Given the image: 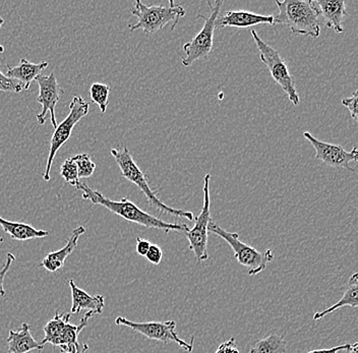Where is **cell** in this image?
<instances>
[{
    "label": "cell",
    "instance_id": "obj_1",
    "mask_svg": "<svg viewBox=\"0 0 358 353\" xmlns=\"http://www.w3.org/2000/svg\"><path fill=\"white\" fill-rule=\"evenodd\" d=\"M77 189L83 192V199L84 200L90 201L94 205L102 206L112 213L122 217L124 220L136 223V224L141 225V226L163 230L166 234L169 233L170 231L185 232L189 228L185 224L165 222V221L143 211L129 199L123 198L120 201L110 200V199L103 196L100 192L94 191L87 183L80 182Z\"/></svg>",
    "mask_w": 358,
    "mask_h": 353
},
{
    "label": "cell",
    "instance_id": "obj_2",
    "mask_svg": "<svg viewBox=\"0 0 358 353\" xmlns=\"http://www.w3.org/2000/svg\"><path fill=\"white\" fill-rule=\"evenodd\" d=\"M279 8V15L275 17L274 24L288 27L293 34L310 36L317 39L321 35L319 15L313 1L285 0L275 1Z\"/></svg>",
    "mask_w": 358,
    "mask_h": 353
},
{
    "label": "cell",
    "instance_id": "obj_3",
    "mask_svg": "<svg viewBox=\"0 0 358 353\" xmlns=\"http://www.w3.org/2000/svg\"><path fill=\"white\" fill-rule=\"evenodd\" d=\"M110 153L112 157L117 163L123 178H127L129 182H133L134 185H136L144 193L148 202H149L152 207L155 208V209L162 212V213L181 217V218L187 219L190 222H194V216L192 212L169 207V206L165 205L157 196L158 193L154 192L150 187L149 183H148L147 175H145L144 171H141L140 167L138 166L136 161L134 160L133 156H131V152L127 149V147H123L122 150L111 149Z\"/></svg>",
    "mask_w": 358,
    "mask_h": 353
},
{
    "label": "cell",
    "instance_id": "obj_4",
    "mask_svg": "<svg viewBox=\"0 0 358 353\" xmlns=\"http://www.w3.org/2000/svg\"><path fill=\"white\" fill-rule=\"evenodd\" d=\"M131 13L138 17V23L129 24L131 31L143 30L145 34H155L162 30L166 24L173 22L171 30L173 31L179 19L187 15L182 6L170 0L169 6H145L136 0V6L131 8Z\"/></svg>",
    "mask_w": 358,
    "mask_h": 353
},
{
    "label": "cell",
    "instance_id": "obj_5",
    "mask_svg": "<svg viewBox=\"0 0 358 353\" xmlns=\"http://www.w3.org/2000/svg\"><path fill=\"white\" fill-rule=\"evenodd\" d=\"M209 232L220 236L231 247L237 262L243 265V267L248 268V274L250 276H256V275L262 273L267 268L268 264L274 258L271 250L259 252L255 247H250L239 240L238 233L226 231L213 221L209 225Z\"/></svg>",
    "mask_w": 358,
    "mask_h": 353
},
{
    "label": "cell",
    "instance_id": "obj_6",
    "mask_svg": "<svg viewBox=\"0 0 358 353\" xmlns=\"http://www.w3.org/2000/svg\"><path fill=\"white\" fill-rule=\"evenodd\" d=\"M255 43L259 49V58L263 64L267 66L271 75L277 84L280 85L282 90L285 92L288 96V99L294 106H299L301 104V98L295 88L294 80L290 75L287 66L284 60L280 57L278 51L275 50L273 47L268 45L265 41L261 39L255 30L250 32Z\"/></svg>",
    "mask_w": 358,
    "mask_h": 353
},
{
    "label": "cell",
    "instance_id": "obj_7",
    "mask_svg": "<svg viewBox=\"0 0 358 353\" xmlns=\"http://www.w3.org/2000/svg\"><path fill=\"white\" fill-rule=\"evenodd\" d=\"M210 6L209 17H203L199 15L198 19L205 21L203 28L198 35L183 45L182 49L185 52V57L182 58V64L185 68H189L196 60L209 57L213 48V40H214L215 29L217 28V20L220 15L222 1L215 2L212 6L211 2L208 1Z\"/></svg>",
    "mask_w": 358,
    "mask_h": 353
},
{
    "label": "cell",
    "instance_id": "obj_8",
    "mask_svg": "<svg viewBox=\"0 0 358 353\" xmlns=\"http://www.w3.org/2000/svg\"><path fill=\"white\" fill-rule=\"evenodd\" d=\"M210 182L211 175L207 174L203 178V204L200 215L194 218V225L185 232L189 240V249L194 252L198 262L209 259L208 254V234L209 225L212 222L211 199H210Z\"/></svg>",
    "mask_w": 358,
    "mask_h": 353
},
{
    "label": "cell",
    "instance_id": "obj_9",
    "mask_svg": "<svg viewBox=\"0 0 358 353\" xmlns=\"http://www.w3.org/2000/svg\"><path fill=\"white\" fill-rule=\"evenodd\" d=\"M69 114L66 120L56 127L55 133L50 141V148H49V155L47 158L46 171L43 174V180L46 182L50 180V172L52 168V163L59 149L64 146L67 141L71 138L73 134V127L85 116L88 115L90 110V104L85 101L80 96H75L73 101L69 104Z\"/></svg>",
    "mask_w": 358,
    "mask_h": 353
},
{
    "label": "cell",
    "instance_id": "obj_10",
    "mask_svg": "<svg viewBox=\"0 0 358 353\" xmlns=\"http://www.w3.org/2000/svg\"><path fill=\"white\" fill-rule=\"evenodd\" d=\"M115 324L117 326L131 328L136 332L142 334L143 336L147 337L150 340L163 342L165 344L174 342L187 352H192L194 350V344H192L194 339H192V343H187L179 338L176 331V323L174 321L138 323V322L129 321L124 317H117L115 319Z\"/></svg>",
    "mask_w": 358,
    "mask_h": 353
},
{
    "label": "cell",
    "instance_id": "obj_11",
    "mask_svg": "<svg viewBox=\"0 0 358 353\" xmlns=\"http://www.w3.org/2000/svg\"><path fill=\"white\" fill-rule=\"evenodd\" d=\"M303 137L315 150V159L323 161L324 164L329 166L342 167L349 171H355V169L350 166V162H357V147H355L350 152H347L339 145L329 144L317 140L308 131L303 134Z\"/></svg>",
    "mask_w": 358,
    "mask_h": 353
},
{
    "label": "cell",
    "instance_id": "obj_12",
    "mask_svg": "<svg viewBox=\"0 0 358 353\" xmlns=\"http://www.w3.org/2000/svg\"><path fill=\"white\" fill-rule=\"evenodd\" d=\"M38 86H39V95H38L37 102L42 105V111L37 114L38 124L43 126L46 120L47 113H50L51 124L52 127H57V120H56L55 107L59 101L60 96L64 94V90L60 88L55 73H51L49 75H39L36 78Z\"/></svg>",
    "mask_w": 358,
    "mask_h": 353
},
{
    "label": "cell",
    "instance_id": "obj_13",
    "mask_svg": "<svg viewBox=\"0 0 358 353\" xmlns=\"http://www.w3.org/2000/svg\"><path fill=\"white\" fill-rule=\"evenodd\" d=\"M85 233H86V229L84 227L75 228L71 232L69 240L66 241V245L58 251L49 252L42 260L40 266L51 273H55L58 270L62 269L66 259L77 249L78 238Z\"/></svg>",
    "mask_w": 358,
    "mask_h": 353
},
{
    "label": "cell",
    "instance_id": "obj_14",
    "mask_svg": "<svg viewBox=\"0 0 358 353\" xmlns=\"http://www.w3.org/2000/svg\"><path fill=\"white\" fill-rule=\"evenodd\" d=\"M274 15H262L245 10H231L223 15L219 21V28L234 27V28H250L257 24H274Z\"/></svg>",
    "mask_w": 358,
    "mask_h": 353
},
{
    "label": "cell",
    "instance_id": "obj_15",
    "mask_svg": "<svg viewBox=\"0 0 358 353\" xmlns=\"http://www.w3.org/2000/svg\"><path fill=\"white\" fill-rule=\"evenodd\" d=\"M44 344L34 339L31 326L22 323L21 329L10 331L8 338V353H29L34 350H43Z\"/></svg>",
    "mask_w": 358,
    "mask_h": 353
},
{
    "label": "cell",
    "instance_id": "obj_16",
    "mask_svg": "<svg viewBox=\"0 0 358 353\" xmlns=\"http://www.w3.org/2000/svg\"><path fill=\"white\" fill-rule=\"evenodd\" d=\"M315 2L320 15H323L327 26L333 29L337 34L343 33V19L346 13L345 1L334 0H317Z\"/></svg>",
    "mask_w": 358,
    "mask_h": 353
},
{
    "label": "cell",
    "instance_id": "obj_17",
    "mask_svg": "<svg viewBox=\"0 0 358 353\" xmlns=\"http://www.w3.org/2000/svg\"><path fill=\"white\" fill-rule=\"evenodd\" d=\"M6 77L15 80L22 85L24 91L30 89L31 82L36 80L38 75H41L43 69L48 68V62H43L41 64H33L29 60L22 58L17 66H6Z\"/></svg>",
    "mask_w": 358,
    "mask_h": 353
},
{
    "label": "cell",
    "instance_id": "obj_18",
    "mask_svg": "<svg viewBox=\"0 0 358 353\" xmlns=\"http://www.w3.org/2000/svg\"><path fill=\"white\" fill-rule=\"evenodd\" d=\"M69 287H71V298H73L71 314H78L82 310H88V312H93L95 315L102 314L105 305L104 296L100 294L90 296L85 290L78 288L73 279L69 280Z\"/></svg>",
    "mask_w": 358,
    "mask_h": 353
},
{
    "label": "cell",
    "instance_id": "obj_19",
    "mask_svg": "<svg viewBox=\"0 0 358 353\" xmlns=\"http://www.w3.org/2000/svg\"><path fill=\"white\" fill-rule=\"evenodd\" d=\"M0 226L10 236L11 240L24 241L34 238H43L49 236L48 231L38 230L26 223L13 222L0 217Z\"/></svg>",
    "mask_w": 358,
    "mask_h": 353
},
{
    "label": "cell",
    "instance_id": "obj_20",
    "mask_svg": "<svg viewBox=\"0 0 358 353\" xmlns=\"http://www.w3.org/2000/svg\"><path fill=\"white\" fill-rule=\"evenodd\" d=\"M357 296L358 274L355 273L350 277V279H349L348 285H347L346 290L344 291L342 298L340 299L339 301H337L334 305L327 308V310H323V312H315V314L313 315V321H319V319L324 318L327 315L332 314V312H334L338 308L342 307H350L357 310L358 308Z\"/></svg>",
    "mask_w": 358,
    "mask_h": 353
},
{
    "label": "cell",
    "instance_id": "obj_21",
    "mask_svg": "<svg viewBox=\"0 0 358 353\" xmlns=\"http://www.w3.org/2000/svg\"><path fill=\"white\" fill-rule=\"evenodd\" d=\"M95 314L93 312H87L80 319V324L78 326L66 324L64 332H62V339H60L59 347L62 348V353H75L76 350L80 347L78 335L88 325L90 319Z\"/></svg>",
    "mask_w": 358,
    "mask_h": 353
},
{
    "label": "cell",
    "instance_id": "obj_22",
    "mask_svg": "<svg viewBox=\"0 0 358 353\" xmlns=\"http://www.w3.org/2000/svg\"><path fill=\"white\" fill-rule=\"evenodd\" d=\"M71 314L60 315L56 312L55 318L50 319L44 327V338L42 343H50L55 346H59L62 332L66 324L69 323Z\"/></svg>",
    "mask_w": 358,
    "mask_h": 353
},
{
    "label": "cell",
    "instance_id": "obj_23",
    "mask_svg": "<svg viewBox=\"0 0 358 353\" xmlns=\"http://www.w3.org/2000/svg\"><path fill=\"white\" fill-rule=\"evenodd\" d=\"M287 343L281 335L271 334L257 340L250 353H285Z\"/></svg>",
    "mask_w": 358,
    "mask_h": 353
},
{
    "label": "cell",
    "instance_id": "obj_24",
    "mask_svg": "<svg viewBox=\"0 0 358 353\" xmlns=\"http://www.w3.org/2000/svg\"><path fill=\"white\" fill-rule=\"evenodd\" d=\"M110 90V86L101 84V82H94L90 89L92 102L96 103L99 106L101 113H106Z\"/></svg>",
    "mask_w": 358,
    "mask_h": 353
},
{
    "label": "cell",
    "instance_id": "obj_25",
    "mask_svg": "<svg viewBox=\"0 0 358 353\" xmlns=\"http://www.w3.org/2000/svg\"><path fill=\"white\" fill-rule=\"evenodd\" d=\"M60 175L64 180L73 187H78L80 185V178H78V167L73 157L67 158L62 166H60Z\"/></svg>",
    "mask_w": 358,
    "mask_h": 353
},
{
    "label": "cell",
    "instance_id": "obj_26",
    "mask_svg": "<svg viewBox=\"0 0 358 353\" xmlns=\"http://www.w3.org/2000/svg\"><path fill=\"white\" fill-rule=\"evenodd\" d=\"M78 167V178H89L95 172L96 164L86 153L78 154L73 157Z\"/></svg>",
    "mask_w": 358,
    "mask_h": 353
},
{
    "label": "cell",
    "instance_id": "obj_27",
    "mask_svg": "<svg viewBox=\"0 0 358 353\" xmlns=\"http://www.w3.org/2000/svg\"><path fill=\"white\" fill-rule=\"evenodd\" d=\"M0 91L11 92V93H21L24 88L19 82L6 77L0 69Z\"/></svg>",
    "mask_w": 358,
    "mask_h": 353
},
{
    "label": "cell",
    "instance_id": "obj_28",
    "mask_svg": "<svg viewBox=\"0 0 358 353\" xmlns=\"http://www.w3.org/2000/svg\"><path fill=\"white\" fill-rule=\"evenodd\" d=\"M15 257L13 254L8 252L6 254V265L3 266L1 270H0V298L6 296V290H4V280H6V275L10 271L11 264L15 262Z\"/></svg>",
    "mask_w": 358,
    "mask_h": 353
},
{
    "label": "cell",
    "instance_id": "obj_29",
    "mask_svg": "<svg viewBox=\"0 0 358 353\" xmlns=\"http://www.w3.org/2000/svg\"><path fill=\"white\" fill-rule=\"evenodd\" d=\"M145 258H147V260L149 261L150 263L153 264V265H159L163 258L162 249H161L159 245H151L149 251H148L147 254H145Z\"/></svg>",
    "mask_w": 358,
    "mask_h": 353
},
{
    "label": "cell",
    "instance_id": "obj_30",
    "mask_svg": "<svg viewBox=\"0 0 358 353\" xmlns=\"http://www.w3.org/2000/svg\"><path fill=\"white\" fill-rule=\"evenodd\" d=\"M342 104L348 109L350 113L351 117L353 120H357V91L353 92L352 96L346 99L342 100Z\"/></svg>",
    "mask_w": 358,
    "mask_h": 353
},
{
    "label": "cell",
    "instance_id": "obj_31",
    "mask_svg": "<svg viewBox=\"0 0 358 353\" xmlns=\"http://www.w3.org/2000/svg\"><path fill=\"white\" fill-rule=\"evenodd\" d=\"M215 353H241L236 346L234 337L229 340L223 342Z\"/></svg>",
    "mask_w": 358,
    "mask_h": 353
},
{
    "label": "cell",
    "instance_id": "obj_32",
    "mask_svg": "<svg viewBox=\"0 0 358 353\" xmlns=\"http://www.w3.org/2000/svg\"><path fill=\"white\" fill-rule=\"evenodd\" d=\"M152 243H150L149 240H144V238H136V252H138L140 256L145 257Z\"/></svg>",
    "mask_w": 358,
    "mask_h": 353
},
{
    "label": "cell",
    "instance_id": "obj_33",
    "mask_svg": "<svg viewBox=\"0 0 358 353\" xmlns=\"http://www.w3.org/2000/svg\"><path fill=\"white\" fill-rule=\"evenodd\" d=\"M351 344H343V345L336 346V347L328 348V350H312L308 353H338L343 352V350H348L350 348Z\"/></svg>",
    "mask_w": 358,
    "mask_h": 353
},
{
    "label": "cell",
    "instance_id": "obj_34",
    "mask_svg": "<svg viewBox=\"0 0 358 353\" xmlns=\"http://www.w3.org/2000/svg\"><path fill=\"white\" fill-rule=\"evenodd\" d=\"M348 353H358V342L351 344L350 348L348 350Z\"/></svg>",
    "mask_w": 358,
    "mask_h": 353
},
{
    "label": "cell",
    "instance_id": "obj_35",
    "mask_svg": "<svg viewBox=\"0 0 358 353\" xmlns=\"http://www.w3.org/2000/svg\"><path fill=\"white\" fill-rule=\"evenodd\" d=\"M89 346L87 344H82L80 345V347L76 350L75 353H86L87 350H88Z\"/></svg>",
    "mask_w": 358,
    "mask_h": 353
},
{
    "label": "cell",
    "instance_id": "obj_36",
    "mask_svg": "<svg viewBox=\"0 0 358 353\" xmlns=\"http://www.w3.org/2000/svg\"><path fill=\"white\" fill-rule=\"evenodd\" d=\"M4 24V20L2 19L1 17H0V29H1V27H2V24ZM4 52V47L1 45V44H0V53H3Z\"/></svg>",
    "mask_w": 358,
    "mask_h": 353
}]
</instances>
